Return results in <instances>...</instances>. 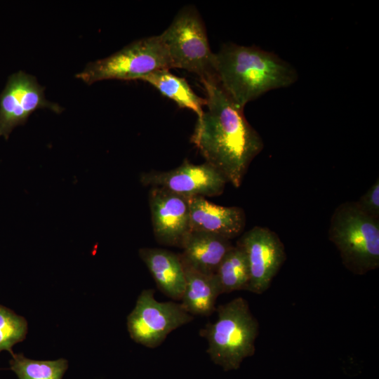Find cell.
<instances>
[{
	"label": "cell",
	"mask_w": 379,
	"mask_h": 379,
	"mask_svg": "<svg viewBox=\"0 0 379 379\" xmlns=\"http://www.w3.org/2000/svg\"><path fill=\"white\" fill-rule=\"evenodd\" d=\"M201 81L206 93V111L197 118L191 140L206 163L239 187L250 164L264 147L262 139L215 78Z\"/></svg>",
	"instance_id": "1"
},
{
	"label": "cell",
	"mask_w": 379,
	"mask_h": 379,
	"mask_svg": "<svg viewBox=\"0 0 379 379\" xmlns=\"http://www.w3.org/2000/svg\"><path fill=\"white\" fill-rule=\"evenodd\" d=\"M215 78L241 109L263 94L287 88L298 78L295 68L277 54L254 46L225 44L214 55Z\"/></svg>",
	"instance_id": "2"
},
{
	"label": "cell",
	"mask_w": 379,
	"mask_h": 379,
	"mask_svg": "<svg viewBox=\"0 0 379 379\" xmlns=\"http://www.w3.org/2000/svg\"><path fill=\"white\" fill-rule=\"evenodd\" d=\"M216 311V321L206 324L200 335L207 340L206 352L215 364L225 371L237 370L244 359L255 353L258 321L241 297L219 305Z\"/></svg>",
	"instance_id": "3"
},
{
	"label": "cell",
	"mask_w": 379,
	"mask_h": 379,
	"mask_svg": "<svg viewBox=\"0 0 379 379\" xmlns=\"http://www.w3.org/2000/svg\"><path fill=\"white\" fill-rule=\"evenodd\" d=\"M328 238L353 274L363 275L379 267V219L362 212L356 201L344 202L335 209Z\"/></svg>",
	"instance_id": "4"
},
{
	"label": "cell",
	"mask_w": 379,
	"mask_h": 379,
	"mask_svg": "<svg viewBox=\"0 0 379 379\" xmlns=\"http://www.w3.org/2000/svg\"><path fill=\"white\" fill-rule=\"evenodd\" d=\"M160 35L135 41L112 55L88 63L76 75L87 84L105 79L141 80L160 69H171Z\"/></svg>",
	"instance_id": "5"
},
{
	"label": "cell",
	"mask_w": 379,
	"mask_h": 379,
	"mask_svg": "<svg viewBox=\"0 0 379 379\" xmlns=\"http://www.w3.org/2000/svg\"><path fill=\"white\" fill-rule=\"evenodd\" d=\"M159 35L172 68L184 69L200 79L215 78V53L211 50L204 22L195 8L188 6L182 8Z\"/></svg>",
	"instance_id": "6"
},
{
	"label": "cell",
	"mask_w": 379,
	"mask_h": 379,
	"mask_svg": "<svg viewBox=\"0 0 379 379\" xmlns=\"http://www.w3.org/2000/svg\"><path fill=\"white\" fill-rule=\"evenodd\" d=\"M154 294L152 288L143 290L127 317L132 340L149 348L159 346L171 332L194 319L180 303L157 301Z\"/></svg>",
	"instance_id": "7"
},
{
	"label": "cell",
	"mask_w": 379,
	"mask_h": 379,
	"mask_svg": "<svg viewBox=\"0 0 379 379\" xmlns=\"http://www.w3.org/2000/svg\"><path fill=\"white\" fill-rule=\"evenodd\" d=\"M237 245L245 252L250 271L247 291L265 292L286 259L283 242L267 227L255 226L246 232Z\"/></svg>",
	"instance_id": "8"
},
{
	"label": "cell",
	"mask_w": 379,
	"mask_h": 379,
	"mask_svg": "<svg viewBox=\"0 0 379 379\" xmlns=\"http://www.w3.org/2000/svg\"><path fill=\"white\" fill-rule=\"evenodd\" d=\"M44 88L36 79L22 71L13 74L0 95V136L8 139L18 126L24 124L35 110L48 108L56 113L62 108L47 100Z\"/></svg>",
	"instance_id": "9"
},
{
	"label": "cell",
	"mask_w": 379,
	"mask_h": 379,
	"mask_svg": "<svg viewBox=\"0 0 379 379\" xmlns=\"http://www.w3.org/2000/svg\"><path fill=\"white\" fill-rule=\"evenodd\" d=\"M140 180L145 186L163 188L187 197L220 195L227 182L209 164H194L187 160L172 170L143 173Z\"/></svg>",
	"instance_id": "10"
},
{
	"label": "cell",
	"mask_w": 379,
	"mask_h": 379,
	"mask_svg": "<svg viewBox=\"0 0 379 379\" xmlns=\"http://www.w3.org/2000/svg\"><path fill=\"white\" fill-rule=\"evenodd\" d=\"M189 198L160 187H151L149 208L154 234L164 245L179 246L190 230Z\"/></svg>",
	"instance_id": "11"
},
{
	"label": "cell",
	"mask_w": 379,
	"mask_h": 379,
	"mask_svg": "<svg viewBox=\"0 0 379 379\" xmlns=\"http://www.w3.org/2000/svg\"><path fill=\"white\" fill-rule=\"evenodd\" d=\"M190 230L208 232L229 240L244 230L246 215L237 206H222L208 201L204 197L189 198Z\"/></svg>",
	"instance_id": "12"
},
{
	"label": "cell",
	"mask_w": 379,
	"mask_h": 379,
	"mask_svg": "<svg viewBox=\"0 0 379 379\" xmlns=\"http://www.w3.org/2000/svg\"><path fill=\"white\" fill-rule=\"evenodd\" d=\"M230 240L213 234L190 230L180 247V260L206 274H215L226 253L232 248Z\"/></svg>",
	"instance_id": "13"
},
{
	"label": "cell",
	"mask_w": 379,
	"mask_h": 379,
	"mask_svg": "<svg viewBox=\"0 0 379 379\" xmlns=\"http://www.w3.org/2000/svg\"><path fill=\"white\" fill-rule=\"evenodd\" d=\"M139 255L159 289L173 300H181L185 276L179 255L159 248H142Z\"/></svg>",
	"instance_id": "14"
},
{
	"label": "cell",
	"mask_w": 379,
	"mask_h": 379,
	"mask_svg": "<svg viewBox=\"0 0 379 379\" xmlns=\"http://www.w3.org/2000/svg\"><path fill=\"white\" fill-rule=\"evenodd\" d=\"M182 261V260H181ZM185 285L181 305L191 315L209 316L216 310L220 291L215 274H206L182 262Z\"/></svg>",
	"instance_id": "15"
},
{
	"label": "cell",
	"mask_w": 379,
	"mask_h": 379,
	"mask_svg": "<svg viewBox=\"0 0 379 379\" xmlns=\"http://www.w3.org/2000/svg\"><path fill=\"white\" fill-rule=\"evenodd\" d=\"M141 81L150 84L179 107L193 111L197 118L202 115L206 105V98L197 95L184 78L172 74L169 69L155 71L143 77Z\"/></svg>",
	"instance_id": "16"
},
{
	"label": "cell",
	"mask_w": 379,
	"mask_h": 379,
	"mask_svg": "<svg viewBox=\"0 0 379 379\" xmlns=\"http://www.w3.org/2000/svg\"><path fill=\"white\" fill-rule=\"evenodd\" d=\"M215 277L221 294L248 290L250 283L249 266L246 255L240 246H233L226 253Z\"/></svg>",
	"instance_id": "17"
},
{
	"label": "cell",
	"mask_w": 379,
	"mask_h": 379,
	"mask_svg": "<svg viewBox=\"0 0 379 379\" xmlns=\"http://www.w3.org/2000/svg\"><path fill=\"white\" fill-rule=\"evenodd\" d=\"M10 366L18 379H62L68 364L64 359L37 361L13 353Z\"/></svg>",
	"instance_id": "18"
},
{
	"label": "cell",
	"mask_w": 379,
	"mask_h": 379,
	"mask_svg": "<svg viewBox=\"0 0 379 379\" xmlns=\"http://www.w3.org/2000/svg\"><path fill=\"white\" fill-rule=\"evenodd\" d=\"M27 324L25 318L0 305V352L9 351L26 336Z\"/></svg>",
	"instance_id": "19"
},
{
	"label": "cell",
	"mask_w": 379,
	"mask_h": 379,
	"mask_svg": "<svg viewBox=\"0 0 379 379\" xmlns=\"http://www.w3.org/2000/svg\"><path fill=\"white\" fill-rule=\"evenodd\" d=\"M365 214L379 219V179L356 201Z\"/></svg>",
	"instance_id": "20"
}]
</instances>
